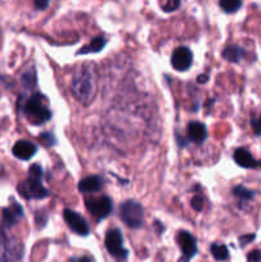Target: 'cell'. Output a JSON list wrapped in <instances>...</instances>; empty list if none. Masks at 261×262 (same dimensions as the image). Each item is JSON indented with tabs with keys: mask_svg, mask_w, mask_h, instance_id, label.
<instances>
[{
	"mask_svg": "<svg viewBox=\"0 0 261 262\" xmlns=\"http://www.w3.org/2000/svg\"><path fill=\"white\" fill-rule=\"evenodd\" d=\"M70 91L82 105H90L98 92V70L94 63H85L77 68L72 77Z\"/></svg>",
	"mask_w": 261,
	"mask_h": 262,
	"instance_id": "6da1fadb",
	"label": "cell"
},
{
	"mask_svg": "<svg viewBox=\"0 0 261 262\" xmlns=\"http://www.w3.org/2000/svg\"><path fill=\"white\" fill-rule=\"evenodd\" d=\"M45 97L41 93H35L32 95L23 106V112L27 115V118L35 123V124H42L48 121L51 116V113L46 106Z\"/></svg>",
	"mask_w": 261,
	"mask_h": 262,
	"instance_id": "7a4b0ae2",
	"label": "cell"
},
{
	"mask_svg": "<svg viewBox=\"0 0 261 262\" xmlns=\"http://www.w3.org/2000/svg\"><path fill=\"white\" fill-rule=\"evenodd\" d=\"M121 219L127 227L138 229L143 223V208L138 202L126 201L121 206Z\"/></svg>",
	"mask_w": 261,
	"mask_h": 262,
	"instance_id": "3957f363",
	"label": "cell"
},
{
	"mask_svg": "<svg viewBox=\"0 0 261 262\" xmlns=\"http://www.w3.org/2000/svg\"><path fill=\"white\" fill-rule=\"evenodd\" d=\"M19 195L26 200H41L48 197L49 192L41 183V179H35L29 176L18 185Z\"/></svg>",
	"mask_w": 261,
	"mask_h": 262,
	"instance_id": "277c9868",
	"label": "cell"
},
{
	"mask_svg": "<svg viewBox=\"0 0 261 262\" xmlns=\"http://www.w3.org/2000/svg\"><path fill=\"white\" fill-rule=\"evenodd\" d=\"M105 247L108 252L117 259L126 260L128 256V251L123 247V235L121 230H109L105 236Z\"/></svg>",
	"mask_w": 261,
	"mask_h": 262,
	"instance_id": "5b68a950",
	"label": "cell"
},
{
	"mask_svg": "<svg viewBox=\"0 0 261 262\" xmlns=\"http://www.w3.org/2000/svg\"><path fill=\"white\" fill-rule=\"evenodd\" d=\"M86 207L90 212L96 216L98 219H104L112 212L113 204L112 200L106 196H102L100 198H90L86 201Z\"/></svg>",
	"mask_w": 261,
	"mask_h": 262,
	"instance_id": "8992f818",
	"label": "cell"
},
{
	"mask_svg": "<svg viewBox=\"0 0 261 262\" xmlns=\"http://www.w3.org/2000/svg\"><path fill=\"white\" fill-rule=\"evenodd\" d=\"M63 216L68 227L73 230L74 233L78 234V235H82V236L89 235L90 234L89 225H87L86 220H85V219H83L80 214L74 212L73 210L65 208L63 212Z\"/></svg>",
	"mask_w": 261,
	"mask_h": 262,
	"instance_id": "52a82bcc",
	"label": "cell"
},
{
	"mask_svg": "<svg viewBox=\"0 0 261 262\" xmlns=\"http://www.w3.org/2000/svg\"><path fill=\"white\" fill-rule=\"evenodd\" d=\"M172 65L177 70H187L192 65V53L186 46L175 49L172 55Z\"/></svg>",
	"mask_w": 261,
	"mask_h": 262,
	"instance_id": "ba28073f",
	"label": "cell"
},
{
	"mask_svg": "<svg viewBox=\"0 0 261 262\" xmlns=\"http://www.w3.org/2000/svg\"><path fill=\"white\" fill-rule=\"evenodd\" d=\"M178 243L181 246L183 256L187 259H192L197 253V244L196 239L188 232H181L178 235Z\"/></svg>",
	"mask_w": 261,
	"mask_h": 262,
	"instance_id": "9c48e42d",
	"label": "cell"
},
{
	"mask_svg": "<svg viewBox=\"0 0 261 262\" xmlns=\"http://www.w3.org/2000/svg\"><path fill=\"white\" fill-rule=\"evenodd\" d=\"M13 155L19 160H30L37 152V147L29 141H18L13 146Z\"/></svg>",
	"mask_w": 261,
	"mask_h": 262,
	"instance_id": "30bf717a",
	"label": "cell"
},
{
	"mask_svg": "<svg viewBox=\"0 0 261 262\" xmlns=\"http://www.w3.org/2000/svg\"><path fill=\"white\" fill-rule=\"evenodd\" d=\"M234 160L239 166L246 168V169H254V168L261 166V161H256L246 148H237L234 151Z\"/></svg>",
	"mask_w": 261,
	"mask_h": 262,
	"instance_id": "8fae6325",
	"label": "cell"
},
{
	"mask_svg": "<svg viewBox=\"0 0 261 262\" xmlns=\"http://www.w3.org/2000/svg\"><path fill=\"white\" fill-rule=\"evenodd\" d=\"M187 131L190 140L196 142V144L204 142L207 137L206 127H205L202 123H198V121H192V123H190V124H188Z\"/></svg>",
	"mask_w": 261,
	"mask_h": 262,
	"instance_id": "7c38bea8",
	"label": "cell"
},
{
	"mask_svg": "<svg viewBox=\"0 0 261 262\" xmlns=\"http://www.w3.org/2000/svg\"><path fill=\"white\" fill-rule=\"evenodd\" d=\"M102 188L101 179L96 175L87 176V178L82 179L78 184V189L82 193H90V192H99Z\"/></svg>",
	"mask_w": 261,
	"mask_h": 262,
	"instance_id": "4fadbf2b",
	"label": "cell"
},
{
	"mask_svg": "<svg viewBox=\"0 0 261 262\" xmlns=\"http://www.w3.org/2000/svg\"><path fill=\"white\" fill-rule=\"evenodd\" d=\"M223 58L226 60L232 61V63H238L245 58V50L241 46L232 45L223 51Z\"/></svg>",
	"mask_w": 261,
	"mask_h": 262,
	"instance_id": "5bb4252c",
	"label": "cell"
},
{
	"mask_svg": "<svg viewBox=\"0 0 261 262\" xmlns=\"http://www.w3.org/2000/svg\"><path fill=\"white\" fill-rule=\"evenodd\" d=\"M106 45V40L101 36L99 37H95L91 41V44L86 45V46H83L80 51H78V54H90V53H99L104 49V46Z\"/></svg>",
	"mask_w": 261,
	"mask_h": 262,
	"instance_id": "9a60e30c",
	"label": "cell"
},
{
	"mask_svg": "<svg viewBox=\"0 0 261 262\" xmlns=\"http://www.w3.org/2000/svg\"><path fill=\"white\" fill-rule=\"evenodd\" d=\"M210 251L214 257H215V260H218V261H226L229 257V251H228L227 246H224V244L214 243L213 246L210 247Z\"/></svg>",
	"mask_w": 261,
	"mask_h": 262,
	"instance_id": "2e32d148",
	"label": "cell"
},
{
	"mask_svg": "<svg viewBox=\"0 0 261 262\" xmlns=\"http://www.w3.org/2000/svg\"><path fill=\"white\" fill-rule=\"evenodd\" d=\"M233 195L237 196V197L241 200V201H250V200H252L254 198V196H255V192L251 191V189H247L245 188L243 185H237V187H234L233 188Z\"/></svg>",
	"mask_w": 261,
	"mask_h": 262,
	"instance_id": "e0dca14e",
	"label": "cell"
},
{
	"mask_svg": "<svg viewBox=\"0 0 261 262\" xmlns=\"http://www.w3.org/2000/svg\"><path fill=\"white\" fill-rule=\"evenodd\" d=\"M18 219H21V216H19L12 207H6L3 210V223L5 224L8 228L13 227Z\"/></svg>",
	"mask_w": 261,
	"mask_h": 262,
	"instance_id": "ac0fdd59",
	"label": "cell"
},
{
	"mask_svg": "<svg viewBox=\"0 0 261 262\" xmlns=\"http://www.w3.org/2000/svg\"><path fill=\"white\" fill-rule=\"evenodd\" d=\"M219 4L226 13H234L242 6V0H220Z\"/></svg>",
	"mask_w": 261,
	"mask_h": 262,
	"instance_id": "d6986e66",
	"label": "cell"
},
{
	"mask_svg": "<svg viewBox=\"0 0 261 262\" xmlns=\"http://www.w3.org/2000/svg\"><path fill=\"white\" fill-rule=\"evenodd\" d=\"M22 83L26 88H32L36 85V77L33 70H29L22 76Z\"/></svg>",
	"mask_w": 261,
	"mask_h": 262,
	"instance_id": "ffe728a7",
	"label": "cell"
},
{
	"mask_svg": "<svg viewBox=\"0 0 261 262\" xmlns=\"http://www.w3.org/2000/svg\"><path fill=\"white\" fill-rule=\"evenodd\" d=\"M40 141H41L45 146H53V145H55V141L57 140H55L53 134L49 133V132H45V133L40 134Z\"/></svg>",
	"mask_w": 261,
	"mask_h": 262,
	"instance_id": "44dd1931",
	"label": "cell"
},
{
	"mask_svg": "<svg viewBox=\"0 0 261 262\" xmlns=\"http://www.w3.org/2000/svg\"><path fill=\"white\" fill-rule=\"evenodd\" d=\"M29 175L31 176V178L41 179V176H42V169H41V166L38 165V164H33V165H32L31 168H30Z\"/></svg>",
	"mask_w": 261,
	"mask_h": 262,
	"instance_id": "7402d4cb",
	"label": "cell"
},
{
	"mask_svg": "<svg viewBox=\"0 0 261 262\" xmlns=\"http://www.w3.org/2000/svg\"><path fill=\"white\" fill-rule=\"evenodd\" d=\"M191 206L194 210L202 211V208H204V198L201 196H195L191 200Z\"/></svg>",
	"mask_w": 261,
	"mask_h": 262,
	"instance_id": "603a6c76",
	"label": "cell"
},
{
	"mask_svg": "<svg viewBox=\"0 0 261 262\" xmlns=\"http://www.w3.org/2000/svg\"><path fill=\"white\" fill-rule=\"evenodd\" d=\"M179 5H181V0H168L163 9L165 12H174L178 9Z\"/></svg>",
	"mask_w": 261,
	"mask_h": 262,
	"instance_id": "cb8c5ba5",
	"label": "cell"
},
{
	"mask_svg": "<svg viewBox=\"0 0 261 262\" xmlns=\"http://www.w3.org/2000/svg\"><path fill=\"white\" fill-rule=\"evenodd\" d=\"M256 235L255 234H247V235H242L241 238H239V243H241V246L245 247L247 246L249 243H251L252 240L255 239Z\"/></svg>",
	"mask_w": 261,
	"mask_h": 262,
	"instance_id": "d4e9b609",
	"label": "cell"
},
{
	"mask_svg": "<svg viewBox=\"0 0 261 262\" xmlns=\"http://www.w3.org/2000/svg\"><path fill=\"white\" fill-rule=\"evenodd\" d=\"M247 259H249L250 262H259L261 260V252L260 251H252V252L249 253V256H247Z\"/></svg>",
	"mask_w": 261,
	"mask_h": 262,
	"instance_id": "484cf974",
	"label": "cell"
},
{
	"mask_svg": "<svg viewBox=\"0 0 261 262\" xmlns=\"http://www.w3.org/2000/svg\"><path fill=\"white\" fill-rule=\"evenodd\" d=\"M49 1H50V0H33L35 6L40 10L46 9V8H48V5H49Z\"/></svg>",
	"mask_w": 261,
	"mask_h": 262,
	"instance_id": "4316f807",
	"label": "cell"
},
{
	"mask_svg": "<svg viewBox=\"0 0 261 262\" xmlns=\"http://www.w3.org/2000/svg\"><path fill=\"white\" fill-rule=\"evenodd\" d=\"M207 80H209V76H207V74H201V76L197 77L198 83H206Z\"/></svg>",
	"mask_w": 261,
	"mask_h": 262,
	"instance_id": "83f0119b",
	"label": "cell"
},
{
	"mask_svg": "<svg viewBox=\"0 0 261 262\" xmlns=\"http://www.w3.org/2000/svg\"><path fill=\"white\" fill-rule=\"evenodd\" d=\"M254 124L256 125V129H258V132H259V131L261 132V116H260V120L254 121Z\"/></svg>",
	"mask_w": 261,
	"mask_h": 262,
	"instance_id": "f1b7e54d",
	"label": "cell"
},
{
	"mask_svg": "<svg viewBox=\"0 0 261 262\" xmlns=\"http://www.w3.org/2000/svg\"><path fill=\"white\" fill-rule=\"evenodd\" d=\"M77 262H93V261H91L89 257H82V259H80Z\"/></svg>",
	"mask_w": 261,
	"mask_h": 262,
	"instance_id": "f546056e",
	"label": "cell"
},
{
	"mask_svg": "<svg viewBox=\"0 0 261 262\" xmlns=\"http://www.w3.org/2000/svg\"><path fill=\"white\" fill-rule=\"evenodd\" d=\"M178 262H190V259H187V257H185V256H183V257H181V259H179Z\"/></svg>",
	"mask_w": 261,
	"mask_h": 262,
	"instance_id": "4dcf8cb0",
	"label": "cell"
}]
</instances>
